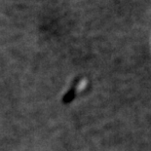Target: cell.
I'll use <instances>...</instances> for the list:
<instances>
[{"label": "cell", "instance_id": "obj_1", "mask_svg": "<svg viewBox=\"0 0 151 151\" xmlns=\"http://www.w3.org/2000/svg\"><path fill=\"white\" fill-rule=\"evenodd\" d=\"M78 82H79V78L74 80L72 86L70 87V88L66 91L65 94L63 95V102L65 104H70V102H72L73 101H74V99L76 97V94H77V86H78Z\"/></svg>", "mask_w": 151, "mask_h": 151}]
</instances>
